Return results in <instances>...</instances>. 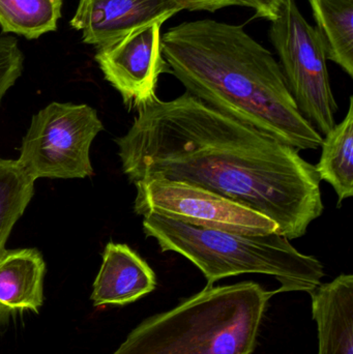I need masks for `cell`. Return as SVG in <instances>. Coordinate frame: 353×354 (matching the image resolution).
I'll return each instance as SVG.
<instances>
[{
    "label": "cell",
    "instance_id": "15",
    "mask_svg": "<svg viewBox=\"0 0 353 354\" xmlns=\"http://www.w3.org/2000/svg\"><path fill=\"white\" fill-rule=\"evenodd\" d=\"M62 0H0V27L28 39L57 29Z\"/></svg>",
    "mask_w": 353,
    "mask_h": 354
},
{
    "label": "cell",
    "instance_id": "7",
    "mask_svg": "<svg viewBox=\"0 0 353 354\" xmlns=\"http://www.w3.org/2000/svg\"><path fill=\"white\" fill-rule=\"evenodd\" d=\"M134 210L144 216L155 214L180 222L245 234L279 232L269 216L197 185L166 178L135 183Z\"/></svg>",
    "mask_w": 353,
    "mask_h": 354
},
{
    "label": "cell",
    "instance_id": "17",
    "mask_svg": "<svg viewBox=\"0 0 353 354\" xmlns=\"http://www.w3.org/2000/svg\"><path fill=\"white\" fill-rule=\"evenodd\" d=\"M23 62L24 56L17 39L0 35V103L6 91L21 76Z\"/></svg>",
    "mask_w": 353,
    "mask_h": 354
},
{
    "label": "cell",
    "instance_id": "12",
    "mask_svg": "<svg viewBox=\"0 0 353 354\" xmlns=\"http://www.w3.org/2000/svg\"><path fill=\"white\" fill-rule=\"evenodd\" d=\"M46 266L37 249L4 250L0 254V320L43 306Z\"/></svg>",
    "mask_w": 353,
    "mask_h": 354
},
{
    "label": "cell",
    "instance_id": "14",
    "mask_svg": "<svg viewBox=\"0 0 353 354\" xmlns=\"http://www.w3.org/2000/svg\"><path fill=\"white\" fill-rule=\"evenodd\" d=\"M321 156L315 166L321 180L330 183L338 196V206L353 195V97L347 114L323 137Z\"/></svg>",
    "mask_w": 353,
    "mask_h": 354
},
{
    "label": "cell",
    "instance_id": "18",
    "mask_svg": "<svg viewBox=\"0 0 353 354\" xmlns=\"http://www.w3.org/2000/svg\"><path fill=\"white\" fill-rule=\"evenodd\" d=\"M180 10L190 12H217L230 6L250 8L247 0H173Z\"/></svg>",
    "mask_w": 353,
    "mask_h": 354
},
{
    "label": "cell",
    "instance_id": "6",
    "mask_svg": "<svg viewBox=\"0 0 353 354\" xmlns=\"http://www.w3.org/2000/svg\"><path fill=\"white\" fill-rule=\"evenodd\" d=\"M103 129L93 108L54 102L33 116L17 162L35 181L93 176L89 149Z\"/></svg>",
    "mask_w": 353,
    "mask_h": 354
},
{
    "label": "cell",
    "instance_id": "2",
    "mask_svg": "<svg viewBox=\"0 0 353 354\" xmlns=\"http://www.w3.org/2000/svg\"><path fill=\"white\" fill-rule=\"evenodd\" d=\"M161 46L170 74L189 95L296 151L323 145L298 111L279 62L242 25L182 22L161 35Z\"/></svg>",
    "mask_w": 353,
    "mask_h": 354
},
{
    "label": "cell",
    "instance_id": "13",
    "mask_svg": "<svg viewBox=\"0 0 353 354\" xmlns=\"http://www.w3.org/2000/svg\"><path fill=\"white\" fill-rule=\"evenodd\" d=\"M327 59L353 77V0H309Z\"/></svg>",
    "mask_w": 353,
    "mask_h": 354
},
{
    "label": "cell",
    "instance_id": "1",
    "mask_svg": "<svg viewBox=\"0 0 353 354\" xmlns=\"http://www.w3.org/2000/svg\"><path fill=\"white\" fill-rule=\"evenodd\" d=\"M116 139L132 183L166 178L197 185L275 221L289 241L306 235L325 205L315 166L300 151L184 93L137 108Z\"/></svg>",
    "mask_w": 353,
    "mask_h": 354
},
{
    "label": "cell",
    "instance_id": "16",
    "mask_svg": "<svg viewBox=\"0 0 353 354\" xmlns=\"http://www.w3.org/2000/svg\"><path fill=\"white\" fill-rule=\"evenodd\" d=\"M35 192V180L14 160H0V254L12 227L21 218Z\"/></svg>",
    "mask_w": 353,
    "mask_h": 354
},
{
    "label": "cell",
    "instance_id": "9",
    "mask_svg": "<svg viewBox=\"0 0 353 354\" xmlns=\"http://www.w3.org/2000/svg\"><path fill=\"white\" fill-rule=\"evenodd\" d=\"M180 10L173 0H79L70 24L85 44L99 47L144 25L163 24Z\"/></svg>",
    "mask_w": 353,
    "mask_h": 354
},
{
    "label": "cell",
    "instance_id": "4",
    "mask_svg": "<svg viewBox=\"0 0 353 354\" xmlns=\"http://www.w3.org/2000/svg\"><path fill=\"white\" fill-rule=\"evenodd\" d=\"M143 231L162 252L180 254L204 274L207 286L228 277L260 274L280 283L277 293H310L325 277L323 263L300 253L279 232L245 234L207 228L160 214L143 216Z\"/></svg>",
    "mask_w": 353,
    "mask_h": 354
},
{
    "label": "cell",
    "instance_id": "10",
    "mask_svg": "<svg viewBox=\"0 0 353 354\" xmlns=\"http://www.w3.org/2000/svg\"><path fill=\"white\" fill-rule=\"evenodd\" d=\"M155 272L136 252L124 243H109L91 301L95 307L128 305L155 290Z\"/></svg>",
    "mask_w": 353,
    "mask_h": 354
},
{
    "label": "cell",
    "instance_id": "3",
    "mask_svg": "<svg viewBox=\"0 0 353 354\" xmlns=\"http://www.w3.org/2000/svg\"><path fill=\"white\" fill-rule=\"evenodd\" d=\"M276 293L254 282L207 286L143 322L112 354H252Z\"/></svg>",
    "mask_w": 353,
    "mask_h": 354
},
{
    "label": "cell",
    "instance_id": "11",
    "mask_svg": "<svg viewBox=\"0 0 353 354\" xmlns=\"http://www.w3.org/2000/svg\"><path fill=\"white\" fill-rule=\"evenodd\" d=\"M318 354H353V276L340 274L310 292Z\"/></svg>",
    "mask_w": 353,
    "mask_h": 354
},
{
    "label": "cell",
    "instance_id": "8",
    "mask_svg": "<svg viewBox=\"0 0 353 354\" xmlns=\"http://www.w3.org/2000/svg\"><path fill=\"white\" fill-rule=\"evenodd\" d=\"M161 23H151L97 47L95 60L106 80L122 95L128 109L158 97L162 74H170L162 53Z\"/></svg>",
    "mask_w": 353,
    "mask_h": 354
},
{
    "label": "cell",
    "instance_id": "5",
    "mask_svg": "<svg viewBox=\"0 0 353 354\" xmlns=\"http://www.w3.org/2000/svg\"><path fill=\"white\" fill-rule=\"evenodd\" d=\"M271 23L269 39L298 111L325 137L336 126L338 105L321 37L303 16L296 0H283Z\"/></svg>",
    "mask_w": 353,
    "mask_h": 354
},
{
    "label": "cell",
    "instance_id": "19",
    "mask_svg": "<svg viewBox=\"0 0 353 354\" xmlns=\"http://www.w3.org/2000/svg\"><path fill=\"white\" fill-rule=\"evenodd\" d=\"M250 8L255 10V15L259 18L271 21L279 14L283 0H247Z\"/></svg>",
    "mask_w": 353,
    "mask_h": 354
}]
</instances>
